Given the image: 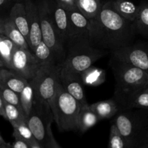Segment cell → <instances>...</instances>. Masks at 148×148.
<instances>
[{
  "instance_id": "3957f363",
  "label": "cell",
  "mask_w": 148,
  "mask_h": 148,
  "mask_svg": "<svg viewBox=\"0 0 148 148\" xmlns=\"http://www.w3.org/2000/svg\"><path fill=\"white\" fill-rule=\"evenodd\" d=\"M66 56L63 66L82 73L108 53V51L95 46L89 36L71 37L65 44Z\"/></svg>"
},
{
  "instance_id": "ffe728a7",
  "label": "cell",
  "mask_w": 148,
  "mask_h": 148,
  "mask_svg": "<svg viewBox=\"0 0 148 148\" xmlns=\"http://www.w3.org/2000/svg\"><path fill=\"white\" fill-rule=\"evenodd\" d=\"M0 115L12 126L26 121V116L21 108L7 103L1 98H0Z\"/></svg>"
},
{
  "instance_id": "ba28073f",
  "label": "cell",
  "mask_w": 148,
  "mask_h": 148,
  "mask_svg": "<svg viewBox=\"0 0 148 148\" xmlns=\"http://www.w3.org/2000/svg\"><path fill=\"white\" fill-rule=\"evenodd\" d=\"M26 121L41 148H49L48 127L49 124L54 121L50 106L34 103L31 112L26 119Z\"/></svg>"
},
{
  "instance_id": "f35d334b",
  "label": "cell",
  "mask_w": 148,
  "mask_h": 148,
  "mask_svg": "<svg viewBox=\"0 0 148 148\" xmlns=\"http://www.w3.org/2000/svg\"><path fill=\"white\" fill-rule=\"evenodd\" d=\"M14 2H18V1H23L24 0H13Z\"/></svg>"
},
{
  "instance_id": "52a82bcc",
  "label": "cell",
  "mask_w": 148,
  "mask_h": 148,
  "mask_svg": "<svg viewBox=\"0 0 148 148\" xmlns=\"http://www.w3.org/2000/svg\"><path fill=\"white\" fill-rule=\"evenodd\" d=\"M36 2L40 20L43 41L53 51L59 64H63L66 56L65 44L49 12L46 1L36 0Z\"/></svg>"
},
{
  "instance_id": "4dcf8cb0",
  "label": "cell",
  "mask_w": 148,
  "mask_h": 148,
  "mask_svg": "<svg viewBox=\"0 0 148 148\" xmlns=\"http://www.w3.org/2000/svg\"><path fill=\"white\" fill-rule=\"evenodd\" d=\"M133 108L148 109V84L137 96L135 102L132 106V109Z\"/></svg>"
},
{
  "instance_id": "83f0119b",
  "label": "cell",
  "mask_w": 148,
  "mask_h": 148,
  "mask_svg": "<svg viewBox=\"0 0 148 148\" xmlns=\"http://www.w3.org/2000/svg\"><path fill=\"white\" fill-rule=\"evenodd\" d=\"M12 136L14 138H19L25 140L30 144L36 141V138H35L34 135L26 121H21V122L12 126Z\"/></svg>"
},
{
  "instance_id": "e0dca14e",
  "label": "cell",
  "mask_w": 148,
  "mask_h": 148,
  "mask_svg": "<svg viewBox=\"0 0 148 148\" xmlns=\"http://www.w3.org/2000/svg\"><path fill=\"white\" fill-rule=\"evenodd\" d=\"M28 83L29 81L15 71L7 68H1L0 85L7 87L20 94Z\"/></svg>"
},
{
  "instance_id": "74e56055",
  "label": "cell",
  "mask_w": 148,
  "mask_h": 148,
  "mask_svg": "<svg viewBox=\"0 0 148 148\" xmlns=\"http://www.w3.org/2000/svg\"><path fill=\"white\" fill-rule=\"evenodd\" d=\"M140 148H147V147H146V146L145 145H142L140 147Z\"/></svg>"
},
{
  "instance_id": "5bb4252c",
  "label": "cell",
  "mask_w": 148,
  "mask_h": 148,
  "mask_svg": "<svg viewBox=\"0 0 148 148\" xmlns=\"http://www.w3.org/2000/svg\"><path fill=\"white\" fill-rule=\"evenodd\" d=\"M66 12L69 25V38L75 36H89L90 20L80 10L77 8Z\"/></svg>"
},
{
  "instance_id": "d6a6232c",
  "label": "cell",
  "mask_w": 148,
  "mask_h": 148,
  "mask_svg": "<svg viewBox=\"0 0 148 148\" xmlns=\"http://www.w3.org/2000/svg\"><path fill=\"white\" fill-rule=\"evenodd\" d=\"M59 2L66 10V11L78 8L76 0H59Z\"/></svg>"
},
{
  "instance_id": "8992f818",
  "label": "cell",
  "mask_w": 148,
  "mask_h": 148,
  "mask_svg": "<svg viewBox=\"0 0 148 148\" xmlns=\"http://www.w3.org/2000/svg\"><path fill=\"white\" fill-rule=\"evenodd\" d=\"M62 66L63 64L41 66L36 76L30 81L34 91V103L50 106L61 84Z\"/></svg>"
},
{
  "instance_id": "9c48e42d",
  "label": "cell",
  "mask_w": 148,
  "mask_h": 148,
  "mask_svg": "<svg viewBox=\"0 0 148 148\" xmlns=\"http://www.w3.org/2000/svg\"><path fill=\"white\" fill-rule=\"evenodd\" d=\"M111 57L148 72L147 43H132L114 51L111 53Z\"/></svg>"
},
{
  "instance_id": "e575fe53",
  "label": "cell",
  "mask_w": 148,
  "mask_h": 148,
  "mask_svg": "<svg viewBox=\"0 0 148 148\" xmlns=\"http://www.w3.org/2000/svg\"><path fill=\"white\" fill-rule=\"evenodd\" d=\"M14 1L13 0H0V7L1 10H7L8 8H10L11 10L12 7L14 4Z\"/></svg>"
},
{
  "instance_id": "6da1fadb",
  "label": "cell",
  "mask_w": 148,
  "mask_h": 148,
  "mask_svg": "<svg viewBox=\"0 0 148 148\" xmlns=\"http://www.w3.org/2000/svg\"><path fill=\"white\" fill-rule=\"evenodd\" d=\"M136 33L134 23L119 14L113 8L111 1L103 4L99 14L90 20L91 42L111 53L132 44Z\"/></svg>"
},
{
  "instance_id": "484cf974",
  "label": "cell",
  "mask_w": 148,
  "mask_h": 148,
  "mask_svg": "<svg viewBox=\"0 0 148 148\" xmlns=\"http://www.w3.org/2000/svg\"><path fill=\"white\" fill-rule=\"evenodd\" d=\"M137 33L148 36V3L139 6L138 13L134 22Z\"/></svg>"
},
{
  "instance_id": "f1b7e54d",
  "label": "cell",
  "mask_w": 148,
  "mask_h": 148,
  "mask_svg": "<svg viewBox=\"0 0 148 148\" xmlns=\"http://www.w3.org/2000/svg\"><path fill=\"white\" fill-rule=\"evenodd\" d=\"M0 98L4 100L7 103L22 108L20 95L7 87L0 85Z\"/></svg>"
},
{
  "instance_id": "8fae6325",
  "label": "cell",
  "mask_w": 148,
  "mask_h": 148,
  "mask_svg": "<svg viewBox=\"0 0 148 148\" xmlns=\"http://www.w3.org/2000/svg\"><path fill=\"white\" fill-rule=\"evenodd\" d=\"M61 84L64 89L77 101L81 108L89 106L84 92L81 73L75 72L62 66L60 74Z\"/></svg>"
},
{
  "instance_id": "9a60e30c",
  "label": "cell",
  "mask_w": 148,
  "mask_h": 148,
  "mask_svg": "<svg viewBox=\"0 0 148 148\" xmlns=\"http://www.w3.org/2000/svg\"><path fill=\"white\" fill-rule=\"evenodd\" d=\"M0 34L7 36L19 47L30 50L27 40L9 15L2 17L0 20Z\"/></svg>"
},
{
  "instance_id": "44dd1931",
  "label": "cell",
  "mask_w": 148,
  "mask_h": 148,
  "mask_svg": "<svg viewBox=\"0 0 148 148\" xmlns=\"http://www.w3.org/2000/svg\"><path fill=\"white\" fill-rule=\"evenodd\" d=\"M111 5L121 17L134 23L138 13L139 7L128 0H114L111 1Z\"/></svg>"
},
{
  "instance_id": "d590c367",
  "label": "cell",
  "mask_w": 148,
  "mask_h": 148,
  "mask_svg": "<svg viewBox=\"0 0 148 148\" xmlns=\"http://www.w3.org/2000/svg\"><path fill=\"white\" fill-rule=\"evenodd\" d=\"M142 145H145L146 147L148 148V130H147V132H146L144 140H143V143Z\"/></svg>"
},
{
  "instance_id": "d6986e66",
  "label": "cell",
  "mask_w": 148,
  "mask_h": 148,
  "mask_svg": "<svg viewBox=\"0 0 148 148\" xmlns=\"http://www.w3.org/2000/svg\"><path fill=\"white\" fill-rule=\"evenodd\" d=\"M89 106L101 120L112 118L120 112L119 107L113 98L95 102Z\"/></svg>"
},
{
  "instance_id": "836d02e7",
  "label": "cell",
  "mask_w": 148,
  "mask_h": 148,
  "mask_svg": "<svg viewBox=\"0 0 148 148\" xmlns=\"http://www.w3.org/2000/svg\"><path fill=\"white\" fill-rule=\"evenodd\" d=\"M12 145V148H31L30 143L19 138H14V141Z\"/></svg>"
},
{
  "instance_id": "ac0fdd59",
  "label": "cell",
  "mask_w": 148,
  "mask_h": 148,
  "mask_svg": "<svg viewBox=\"0 0 148 148\" xmlns=\"http://www.w3.org/2000/svg\"><path fill=\"white\" fill-rule=\"evenodd\" d=\"M19 46L7 36L0 34V68L12 69V59Z\"/></svg>"
},
{
  "instance_id": "4fadbf2b",
  "label": "cell",
  "mask_w": 148,
  "mask_h": 148,
  "mask_svg": "<svg viewBox=\"0 0 148 148\" xmlns=\"http://www.w3.org/2000/svg\"><path fill=\"white\" fill-rule=\"evenodd\" d=\"M49 12L59 30L64 44L69 38V25L67 12L59 2V0H46Z\"/></svg>"
},
{
  "instance_id": "7a4b0ae2",
  "label": "cell",
  "mask_w": 148,
  "mask_h": 148,
  "mask_svg": "<svg viewBox=\"0 0 148 148\" xmlns=\"http://www.w3.org/2000/svg\"><path fill=\"white\" fill-rule=\"evenodd\" d=\"M111 66L115 78L112 98L120 111L132 109L137 96L148 84V72L112 57Z\"/></svg>"
},
{
  "instance_id": "d4e9b609",
  "label": "cell",
  "mask_w": 148,
  "mask_h": 148,
  "mask_svg": "<svg viewBox=\"0 0 148 148\" xmlns=\"http://www.w3.org/2000/svg\"><path fill=\"white\" fill-rule=\"evenodd\" d=\"M76 3L78 9L89 20L95 18L103 7L101 0H76Z\"/></svg>"
},
{
  "instance_id": "cb8c5ba5",
  "label": "cell",
  "mask_w": 148,
  "mask_h": 148,
  "mask_svg": "<svg viewBox=\"0 0 148 148\" xmlns=\"http://www.w3.org/2000/svg\"><path fill=\"white\" fill-rule=\"evenodd\" d=\"M100 119L98 116L90 108V106L84 107L80 110L78 120L79 132L85 133L90 128L93 127L98 121Z\"/></svg>"
},
{
  "instance_id": "f546056e",
  "label": "cell",
  "mask_w": 148,
  "mask_h": 148,
  "mask_svg": "<svg viewBox=\"0 0 148 148\" xmlns=\"http://www.w3.org/2000/svg\"><path fill=\"white\" fill-rule=\"evenodd\" d=\"M108 148H125L124 138L114 123H112L110 129Z\"/></svg>"
},
{
  "instance_id": "30bf717a",
  "label": "cell",
  "mask_w": 148,
  "mask_h": 148,
  "mask_svg": "<svg viewBox=\"0 0 148 148\" xmlns=\"http://www.w3.org/2000/svg\"><path fill=\"white\" fill-rule=\"evenodd\" d=\"M40 67L34 53L30 49L20 47L17 49L12 59V70L30 82L36 76Z\"/></svg>"
},
{
  "instance_id": "7402d4cb",
  "label": "cell",
  "mask_w": 148,
  "mask_h": 148,
  "mask_svg": "<svg viewBox=\"0 0 148 148\" xmlns=\"http://www.w3.org/2000/svg\"><path fill=\"white\" fill-rule=\"evenodd\" d=\"M33 53L40 66L59 64V61L53 51L43 40L38 45Z\"/></svg>"
},
{
  "instance_id": "603a6c76",
  "label": "cell",
  "mask_w": 148,
  "mask_h": 148,
  "mask_svg": "<svg viewBox=\"0 0 148 148\" xmlns=\"http://www.w3.org/2000/svg\"><path fill=\"white\" fill-rule=\"evenodd\" d=\"M84 85L96 87L106 81V72L101 68L91 66L81 73Z\"/></svg>"
},
{
  "instance_id": "2e32d148",
  "label": "cell",
  "mask_w": 148,
  "mask_h": 148,
  "mask_svg": "<svg viewBox=\"0 0 148 148\" xmlns=\"http://www.w3.org/2000/svg\"><path fill=\"white\" fill-rule=\"evenodd\" d=\"M9 17L16 25L22 34L24 36L29 45L30 41V29L28 25L27 12L23 1L15 2L10 11Z\"/></svg>"
},
{
  "instance_id": "8d00e7d4",
  "label": "cell",
  "mask_w": 148,
  "mask_h": 148,
  "mask_svg": "<svg viewBox=\"0 0 148 148\" xmlns=\"http://www.w3.org/2000/svg\"><path fill=\"white\" fill-rule=\"evenodd\" d=\"M31 148H41V147L37 141H35L31 144Z\"/></svg>"
},
{
  "instance_id": "7c38bea8",
  "label": "cell",
  "mask_w": 148,
  "mask_h": 148,
  "mask_svg": "<svg viewBox=\"0 0 148 148\" xmlns=\"http://www.w3.org/2000/svg\"><path fill=\"white\" fill-rule=\"evenodd\" d=\"M30 29L29 46L31 51H34L38 45L43 40L38 10L36 0H24Z\"/></svg>"
},
{
  "instance_id": "5b68a950",
  "label": "cell",
  "mask_w": 148,
  "mask_h": 148,
  "mask_svg": "<svg viewBox=\"0 0 148 148\" xmlns=\"http://www.w3.org/2000/svg\"><path fill=\"white\" fill-rule=\"evenodd\" d=\"M118 113L114 123L124 138L125 148H140L148 130V117L144 111Z\"/></svg>"
},
{
  "instance_id": "1f68e13d",
  "label": "cell",
  "mask_w": 148,
  "mask_h": 148,
  "mask_svg": "<svg viewBox=\"0 0 148 148\" xmlns=\"http://www.w3.org/2000/svg\"><path fill=\"white\" fill-rule=\"evenodd\" d=\"M52 123L49 124V127H48V131H49V148H62L61 146L59 145V143L55 139L54 136H53V131H52Z\"/></svg>"
},
{
  "instance_id": "4316f807",
  "label": "cell",
  "mask_w": 148,
  "mask_h": 148,
  "mask_svg": "<svg viewBox=\"0 0 148 148\" xmlns=\"http://www.w3.org/2000/svg\"><path fill=\"white\" fill-rule=\"evenodd\" d=\"M20 95L22 109L27 119V117L31 112L33 104H34V91L30 82L27 84V86L23 89Z\"/></svg>"
},
{
  "instance_id": "277c9868",
  "label": "cell",
  "mask_w": 148,
  "mask_h": 148,
  "mask_svg": "<svg viewBox=\"0 0 148 148\" xmlns=\"http://www.w3.org/2000/svg\"><path fill=\"white\" fill-rule=\"evenodd\" d=\"M50 106L53 120L59 132H79L78 120L81 107L62 84L51 100Z\"/></svg>"
}]
</instances>
